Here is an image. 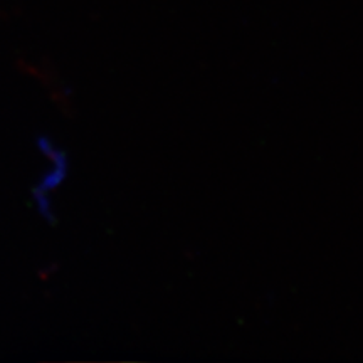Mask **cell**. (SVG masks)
<instances>
[]
</instances>
